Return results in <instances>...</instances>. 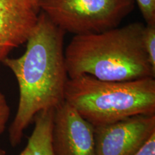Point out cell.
Instances as JSON below:
<instances>
[{
	"label": "cell",
	"mask_w": 155,
	"mask_h": 155,
	"mask_svg": "<svg viewBox=\"0 0 155 155\" xmlns=\"http://www.w3.org/2000/svg\"><path fill=\"white\" fill-rule=\"evenodd\" d=\"M146 25H155V0H135Z\"/></svg>",
	"instance_id": "obj_10"
},
{
	"label": "cell",
	"mask_w": 155,
	"mask_h": 155,
	"mask_svg": "<svg viewBox=\"0 0 155 155\" xmlns=\"http://www.w3.org/2000/svg\"><path fill=\"white\" fill-rule=\"evenodd\" d=\"M135 155H155V133Z\"/></svg>",
	"instance_id": "obj_12"
},
{
	"label": "cell",
	"mask_w": 155,
	"mask_h": 155,
	"mask_svg": "<svg viewBox=\"0 0 155 155\" xmlns=\"http://www.w3.org/2000/svg\"><path fill=\"white\" fill-rule=\"evenodd\" d=\"M10 116V108L7 104L6 98L0 91V135L5 131L7 124Z\"/></svg>",
	"instance_id": "obj_11"
},
{
	"label": "cell",
	"mask_w": 155,
	"mask_h": 155,
	"mask_svg": "<svg viewBox=\"0 0 155 155\" xmlns=\"http://www.w3.org/2000/svg\"><path fill=\"white\" fill-rule=\"evenodd\" d=\"M28 1L30 2V3L32 5V7H33L35 9L39 12L38 5H39V2H40V0H28Z\"/></svg>",
	"instance_id": "obj_13"
},
{
	"label": "cell",
	"mask_w": 155,
	"mask_h": 155,
	"mask_svg": "<svg viewBox=\"0 0 155 155\" xmlns=\"http://www.w3.org/2000/svg\"><path fill=\"white\" fill-rule=\"evenodd\" d=\"M38 12L28 0H0V66L12 50L27 42Z\"/></svg>",
	"instance_id": "obj_7"
},
{
	"label": "cell",
	"mask_w": 155,
	"mask_h": 155,
	"mask_svg": "<svg viewBox=\"0 0 155 155\" xmlns=\"http://www.w3.org/2000/svg\"><path fill=\"white\" fill-rule=\"evenodd\" d=\"M65 101L94 127L139 114H155L154 78L102 81L89 75L68 78Z\"/></svg>",
	"instance_id": "obj_3"
},
{
	"label": "cell",
	"mask_w": 155,
	"mask_h": 155,
	"mask_svg": "<svg viewBox=\"0 0 155 155\" xmlns=\"http://www.w3.org/2000/svg\"><path fill=\"white\" fill-rule=\"evenodd\" d=\"M155 133V114H139L94 127L96 155H135Z\"/></svg>",
	"instance_id": "obj_5"
},
{
	"label": "cell",
	"mask_w": 155,
	"mask_h": 155,
	"mask_svg": "<svg viewBox=\"0 0 155 155\" xmlns=\"http://www.w3.org/2000/svg\"><path fill=\"white\" fill-rule=\"evenodd\" d=\"M65 34L44 12L40 13L24 54L3 61L19 86L18 108L9 129L12 147L20 143L25 130L39 112L55 110L65 102L69 78L63 50Z\"/></svg>",
	"instance_id": "obj_1"
},
{
	"label": "cell",
	"mask_w": 155,
	"mask_h": 155,
	"mask_svg": "<svg viewBox=\"0 0 155 155\" xmlns=\"http://www.w3.org/2000/svg\"><path fill=\"white\" fill-rule=\"evenodd\" d=\"M135 0H40L39 10L65 32L98 33L116 28Z\"/></svg>",
	"instance_id": "obj_4"
},
{
	"label": "cell",
	"mask_w": 155,
	"mask_h": 155,
	"mask_svg": "<svg viewBox=\"0 0 155 155\" xmlns=\"http://www.w3.org/2000/svg\"><path fill=\"white\" fill-rule=\"evenodd\" d=\"M144 27L132 22L98 33L75 35L64 52L68 77L89 75L109 81L154 78L143 43Z\"/></svg>",
	"instance_id": "obj_2"
},
{
	"label": "cell",
	"mask_w": 155,
	"mask_h": 155,
	"mask_svg": "<svg viewBox=\"0 0 155 155\" xmlns=\"http://www.w3.org/2000/svg\"><path fill=\"white\" fill-rule=\"evenodd\" d=\"M55 110L42 111L34 118L35 127L25 148L19 155H54L52 147Z\"/></svg>",
	"instance_id": "obj_8"
},
{
	"label": "cell",
	"mask_w": 155,
	"mask_h": 155,
	"mask_svg": "<svg viewBox=\"0 0 155 155\" xmlns=\"http://www.w3.org/2000/svg\"><path fill=\"white\" fill-rule=\"evenodd\" d=\"M0 155H6V152L5 150L0 149Z\"/></svg>",
	"instance_id": "obj_14"
},
{
	"label": "cell",
	"mask_w": 155,
	"mask_h": 155,
	"mask_svg": "<svg viewBox=\"0 0 155 155\" xmlns=\"http://www.w3.org/2000/svg\"><path fill=\"white\" fill-rule=\"evenodd\" d=\"M94 129L65 101L55 110L52 133L54 155H96Z\"/></svg>",
	"instance_id": "obj_6"
},
{
	"label": "cell",
	"mask_w": 155,
	"mask_h": 155,
	"mask_svg": "<svg viewBox=\"0 0 155 155\" xmlns=\"http://www.w3.org/2000/svg\"><path fill=\"white\" fill-rule=\"evenodd\" d=\"M143 43L152 68L155 69V25H146L143 32Z\"/></svg>",
	"instance_id": "obj_9"
}]
</instances>
